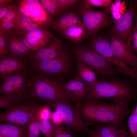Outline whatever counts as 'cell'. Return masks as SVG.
<instances>
[{"instance_id": "1", "label": "cell", "mask_w": 137, "mask_h": 137, "mask_svg": "<svg viewBox=\"0 0 137 137\" xmlns=\"http://www.w3.org/2000/svg\"><path fill=\"white\" fill-rule=\"evenodd\" d=\"M49 75L38 73L30 76L28 96L45 99L48 102L61 100L74 101L64 84Z\"/></svg>"}, {"instance_id": "2", "label": "cell", "mask_w": 137, "mask_h": 137, "mask_svg": "<svg viewBox=\"0 0 137 137\" xmlns=\"http://www.w3.org/2000/svg\"><path fill=\"white\" fill-rule=\"evenodd\" d=\"M86 86V99L128 97L132 101L137 100V88L132 82L122 79L113 78L109 81L101 80Z\"/></svg>"}, {"instance_id": "3", "label": "cell", "mask_w": 137, "mask_h": 137, "mask_svg": "<svg viewBox=\"0 0 137 137\" xmlns=\"http://www.w3.org/2000/svg\"><path fill=\"white\" fill-rule=\"evenodd\" d=\"M132 101L124 97L102 101L97 113L96 123L116 125L127 129L125 122L130 111L129 105Z\"/></svg>"}, {"instance_id": "4", "label": "cell", "mask_w": 137, "mask_h": 137, "mask_svg": "<svg viewBox=\"0 0 137 137\" xmlns=\"http://www.w3.org/2000/svg\"><path fill=\"white\" fill-rule=\"evenodd\" d=\"M73 53L77 61L89 66L100 76L116 78L122 73L119 69L113 67L109 61L85 47H77Z\"/></svg>"}, {"instance_id": "5", "label": "cell", "mask_w": 137, "mask_h": 137, "mask_svg": "<svg viewBox=\"0 0 137 137\" xmlns=\"http://www.w3.org/2000/svg\"><path fill=\"white\" fill-rule=\"evenodd\" d=\"M110 11V7L98 10L92 7L80 6L79 12L82 18L85 35L91 37L112 23L113 19Z\"/></svg>"}, {"instance_id": "6", "label": "cell", "mask_w": 137, "mask_h": 137, "mask_svg": "<svg viewBox=\"0 0 137 137\" xmlns=\"http://www.w3.org/2000/svg\"><path fill=\"white\" fill-rule=\"evenodd\" d=\"M21 102L7 108L0 114V121L20 125L25 127L41 106L33 101Z\"/></svg>"}, {"instance_id": "7", "label": "cell", "mask_w": 137, "mask_h": 137, "mask_svg": "<svg viewBox=\"0 0 137 137\" xmlns=\"http://www.w3.org/2000/svg\"><path fill=\"white\" fill-rule=\"evenodd\" d=\"M57 111L70 130L84 134L90 137L93 130L82 122L78 117L75 108L71 102L61 100L48 102Z\"/></svg>"}, {"instance_id": "8", "label": "cell", "mask_w": 137, "mask_h": 137, "mask_svg": "<svg viewBox=\"0 0 137 137\" xmlns=\"http://www.w3.org/2000/svg\"><path fill=\"white\" fill-rule=\"evenodd\" d=\"M137 8V1L129 2L128 10L114 23L110 32V35L131 45L134 31L133 19L134 13Z\"/></svg>"}, {"instance_id": "9", "label": "cell", "mask_w": 137, "mask_h": 137, "mask_svg": "<svg viewBox=\"0 0 137 137\" xmlns=\"http://www.w3.org/2000/svg\"><path fill=\"white\" fill-rule=\"evenodd\" d=\"M29 77L26 70L7 77L0 85V93L12 96L22 101L28 96Z\"/></svg>"}, {"instance_id": "10", "label": "cell", "mask_w": 137, "mask_h": 137, "mask_svg": "<svg viewBox=\"0 0 137 137\" xmlns=\"http://www.w3.org/2000/svg\"><path fill=\"white\" fill-rule=\"evenodd\" d=\"M69 54L64 50L53 59L32 63L33 68L38 73L52 75H64L68 72L70 66Z\"/></svg>"}, {"instance_id": "11", "label": "cell", "mask_w": 137, "mask_h": 137, "mask_svg": "<svg viewBox=\"0 0 137 137\" xmlns=\"http://www.w3.org/2000/svg\"><path fill=\"white\" fill-rule=\"evenodd\" d=\"M102 101L95 98H89L84 102L75 100L74 108L78 117L87 125L96 123V115Z\"/></svg>"}, {"instance_id": "12", "label": "cell", "mask_w": 137, "mask_h": 137, "mask_svg": "<svg viewBox=\"0 0 137 137\" xmlns=\"http://www.w3.org/2000/svg\"><path fill=\"white\" fill-rule=\"evenodd\" d=\"M5 33L8 48L7 57L26 59L31 50L30 45L25 37L16 35L11 30Z\"/></svg>"}, {"instance_id": "13", "label": "cell", "mask_w": 137, "mask_h": 137, "mask_svg": "<svg viewBox=\"0 0 137 137\" xmlns=\"http://www.w3.org/2000/svg\"><path fill=\"white\" fill-rule=\"evenodd\" d=\"M110 36L109 41L115 55L125 64L137 70V56L131 45Z\"/></svg>"}, {"instance_id": "14", "label": "cell", "mask_w": 137, "mask_h": 137, "mask_svg": "<svg viewBox=\"0 0 137 137\" xmlns=\"http://www.w3.org/2000/svg\"><path fill=\"white\" fill-rule=\"evenodd\" d=\"M64 44L58 38H54L51 42L39 50L30 53L26 57L31 62L49 60L60 55L64 50Z\"/></svg>"}, {"instance_id": "15", "label": "cell", "mask_w": 137, "mask_h": 137, "mask_svg": "<svg viewBox=\"0 0 137 137\" xmlns=\"http://www.w3.org/2000/svg\"><path fill=\"white\" fill-rule=\"evenodd\" d=\"M25 59L7 57L0 60V75L4 80L7 77L27 70Z\"/></svg>"}, {"instance_id": "16", "label": "cell", "mask_w": 137, "mask_h": 137, "mask_svg": "<svg viewBox=\"0 0 137 137\" xmlns=\"http://www.w3.org/2000/svg\"><path fill=\"white\" fill-rule=\"evenodd\" d=\"M28 5V18L43 26L48 27L53 20L39 0H27Z\"/></svg>"}, {"instance_id": "17", "label": "cell", "mask_w": 137, "mask_h": 137, "mask_svg": "<svg viewBox=\"0 0 137 137\" xmlns=\"http://www.w3.org/2000/svg\"><path fill=\"white\" fill-rule=\"evenodd\" d=\"M30 46L31 51L37 52L46 46L54 38V36L48 30L41 29L27 33L25 37Z\"/></svg>"}, {"instance_id": "18", "label": "cell", "mask_w": 137, "mask_h": 137, "mask_svg": "<svg viewBox=\"0 0 137 137\" xmlns=\"http://www.w3.org/2000/svg\"><path fill=\"white\" fill-rule=\"evenodd\" d=\"M81 24L82 21L78 15L74 12H70L53 21L49 27L51 29L61 33L72 26Z\"/></svg>"}, {"instance_id": "19", "label": "cell", "mask_w": 137, "mask_h": 137, "mask_svg": "<svg viewBox=\"0 0 137 137\" xmlns=\"http://www.w3.org/2000/svg\"><path fill=\"white\" fill-rule=\"evenodd\" d=\"M43 27L33 22L29 18L23 15L19 12L14 25L11 30L16 35L25 37L29 32L36 29H43Z\"/></svg>"}, {"instance_id": "20", "label": "cell", "mask_w": 137, "mask_h": 137, "mask_svg": "<svg viewBox=\"0 0 137 137\" xmlns=\"http://www.w3.org/2000/svg\"><path fill=\"white\" fill-rule=\"evenodd\" d=\"M66 90L74 99L81 101L85 99L87 94V86L85 82L77 74L70 81L64 84Z\"/></svg>"}, {"instance_id": "21", "label": "cell", "mask_w": 137, "mask_h": 137, "mask_svg": "<svg viewBox=\"0 0 137 137\" xmlns=\"http://www.w3.org/2000/svg\"><path fill=\"white\" fill-rule=\"evenodd\" d=\"M100 137H126L128 134L126 129L112 125L97 126Z\"/></svg>"}, {"instance_id": "22", "label": "cell", "mask_w": 137, "mask_h": 137, "mask_svg": "<svg viewBox=\"0 0 137 137\" xmlns=\"http://www.w3.org/2000/svg\"><path fill=\"white\" fill-rule=\"evenodd\" d=\"M27 132L25 127L10 123L1 124L0 134L5 137H26Z\"/></svg>"}, {"instance_id": "23", "label": "cell", "mask_w": 137, "mask_h": 137, "mask_svg": "<svg viewBox=\"0 0 137 137\" xmlns=\"http://www.w3.org/2000/svg\"><path fill=\"white\" fill-rule=\"evenodd\" d=\"M77 75L87 84H92L98 81L96 74L90 67L82 63L77 61Z\"/></svg>"}, {"instance_id": "24", "label": "cell", "mask_w": 137, "mask_h": 137, "mask_svg": "<svg viewBox=\"0 0 137 137\" xmlns=\"http://www.w3.org/2000/svg\"><path fill=\"white\" fill-rule=\"evenodd\" d=\"M61 33L64 37L76 43L80 42L85 35V31L82 24L72 26Z\"/></svg>"}, {"instance_id": "25", "label": "cell", "mask_w": 137, "mask_h": 137, "mask_svg": "<svg viewBox=\"0 0 137 137\" xmlns=\"http://www.w3.org/2000/svg\"><path fill=\"white\" fill-rule=\"evenodd\" d=\"M42 5L52 17L64 10L58 0H39Z\"/></svg>"}, {"instance_id": "26", "label": "cell", "mask_w": 137, "mask_h": 137, "mask_svg": "<svg viewBox=\"0 0 137 137\" xmlns=\"http://www.w3.org/2000/svg\"><path fill=\"white\" fill-rule=\"evenodd\" d=\"M40 121L37 111L29 123L27 134V137H40L41 132L39 128Z\"/></svg>"}, {"instance_id": "27", "label": "cell", "mask_w": 137, "mask_h": 137, "mask_svg": "<svg viewBox=\"0 0 137 137\" xmlns=\"http://www.w3.org/2000/svg\"><path fill=\"white\" fill-rule=\"evenodd\" d=\"M114 3L113 0H84L81 2L80 6L92 7L93 6L104 7H110Z\"/></svg>"}, {"instance_id": "28", "label": "cell", "mask_w": 137, "mask_h": 137, "mask_svg": "<svg viewBox=\"0 0 137 137\" xmlns=\"http://www.w3.org/2000/svg\"><path fill=\"white\" fill-rule=\"evenodd\" d=\"M39 128L41 132L45 137H53L55 125L50 120H40Z\"/></svg>"}, {"instance_id": "29", "label": "cell", "mask_w": 137, "mask_h": 137, "mask_svg": "<svg viewBox=\"0 0 137 137\" xmlns=\"http://www.w3.org/2000/svg\"><path fill=\"white\" fill-rule=\"evenodd\" d=\"M21 102L16 98L8 94L0 96V108H7Z\"/></svg>"}, {"instance_id": "30", "label": "cell", "mask_w": 137, "mask_h": 137, "mask_svg": "<svg viewBox=\"0 0 137 137\" xmlns=\"http://www.w3.org/2000/svg\"><path fill=\"white\" fill-rule=\"evenodd\" d=\"M18 3L14 4L8 10L0 22V24L15 20L19 13Z\"/></svg>"}, {"instance_id": "31", "label": "cell", "mask_w": 137, "mask_h": 137, "mask_svg": "<svg viewBox=\"0 0 137 137\" xmlns=\"http://www.w3.org/2000/svg\"><path fill=\"white\" fill-rule=\"evenodd\" d=\"M52 113L50 108L46 105H41L37 111L40 121L50 120Z\"/></svg>"}, {"instance_id": "32", "label": "cell", "mask_w": 137, "mask_h": 137, "mask_svg": "<svg viewBox=\"0 0 137 137\" xmlns=\"http://www.w3.org/2000/svg\"><path fill=\"white\" fill-rule=\"evenodd\" d=\"M8 55V48L6 35L0 32V58L1 59L6 57Z\"/></svg>"}, {"instance_id": "33", "label": "cell", "mask_w": 137, "mask_h": 137, "mask_svg": "<svg viewBox=\"0 0 137 137\" xmlns=\"http://www.w3.org/2000/svg\"><path fill=\"white\" fill-rule=\"evenodd\" d=\"M53 137H74L68 130L62 125L55 126Z\"/></svg>"}, {"instance_id": "34", "label": "cell", "mask_w": 137, "mask_h": 137, "mask_svg": "<svg viewBox=\"0 0 137 137\" xmlns=\"http://www.w3.org/2000/svg\"><path fill=\"white\" fill-rule=\"evenodd\" d=\"M128 124L132 137H137V122L134 114L132 112L129 118Z\"/></svg>"}, {"instance_id": "35", "label": "cell", "mask_w": 137, "mask_h": 137, "mask_svg": "<svg viewBox=\"0 0 137 137\" xmlns=\"http://www.w3.org/2000/svg\"><path fill=\"white\" fill-rule=\"evenodd\" d=\"M50 119L52 123L55 126L61 125L64 123L63 120L61 116L55 110L52 112Z\"/></svg>"}, {"instance_id": "36", "label": "cell", "mask_w": 137, "mask_h": 137, "mask_svg": "<svg viewBox=\"0 0 137 137\" xmlns=\"http://www.w3.org/2000/svg\"><path fill=\"white\" fill-rule=\"evenodd\" d=\"M15 20L0 24V32L5 33L11 30L14 25Z\"/></svg>"}, {"instance_id": "37", "label": "cell", "mask_w": 137, "mask_h": 137, "mask_svg": "<svg viewBox=\"0 0 137 137\" xmlns=\"http://www.w3.org/2000/svg\"><path fill=\"white\" fill-rule=\"evenodd\" d=\"M132 41L133 43V50L135 53H137V26L135 25L132 37Z\"/></svg>"}, {"instance_id": "38", "label": "cell", "mask_w": 137, "mask_h": 137, "mask_svg": "<svg viewBox=\"0 0 137 137\" xmlns=\"http://www.w3.org/2000/svg\"><path fill=\"white\" fill-rule=\"evenodd\" d=\"M14 4L0 6V21L5 15L8 10Z\"/></svg>"}, {"instance_id": "39", "label": "cell", "mask_w": 137, "mask_h": 137, "mask_svg": "<svg viewBox=\"0 0 137 137\" xmlns=\"http://www.w3.org/2000/svg\"><path fill=\"white\" fill-rule=\"evenodd\" d=\"M15 2L13 0H0V6L13 5Z\"/></svg>"}, {"instance_id": "40", "label": "cell", "mask_w": 137, "mask_h": 137, "mask_svg": "<svg viewBox=\"0 0 137 137\" xmlns=\"http://www.w3.org/2000/svg\"><path fill=\"white\" fill-rule=\"evenodd\" d=\"M90 137H100L97 126L93 130L92 132Z\"/></svg>"}, {"instance_id": "41", "label": "cell", "mask_w": 137, "mask_h": 137, "mask_svg": "<svg viewBox=\"0 0 137 137\" xmlns=\"http://www.w3.org/2000/svg\"><path fill=\"white\" fill-rule=\"evenodd\" d=\"M132 112L135 115L137 119V101L135 106L132 111Z\"/></svg>"}, {"instance_id": "42", "label": "cell", "mask_w": 137, "mask_h": 137, "mask_svg": "<svg viewBox=\"0 0 137 137\" xmlns=\"http://www.w3.org/2000/svg\"><path fill=\"white\" fill-rule=\"evenodd\" d=\"M134 19L135 21V25L137 26V8L135 10L134 15Z\"/></svg>"}, {"instance_id": "43", "label": "cell", "mask_w": 137, "mask_h": 137, "mask_svg": "<svg viewBox=\"0 0 137 137\" xmlns=\"http://www.w3.org/2000/svg\"><path fill=\"white\" fill-rule=\"evenodd\" d=\"M126 137H132V134L130 131L128 133V135Z\"/></svg>"}, {"instance_id": "44", "label": "cell", "mask_w": 137, "mask_h": 137, "mask_svg": "<svg viewBox=\"0 0 137 137\" xmlns=\"http://www.w3.org/2000/svg\"><path fill=\"white\" fill-rule=\"evenodd\" d=\"M0 137H5L2 135L0 134Z\"/></svg>"}, {"instance_id": "45", "label": "cell", "mask_w": 137, "mask_h": 137, "mask_svg": "<svg viewBox=\"0 0 137 137\" xmlns=\"http://www.w3.org/2000/svg\"></svg>"}]
</instances>
